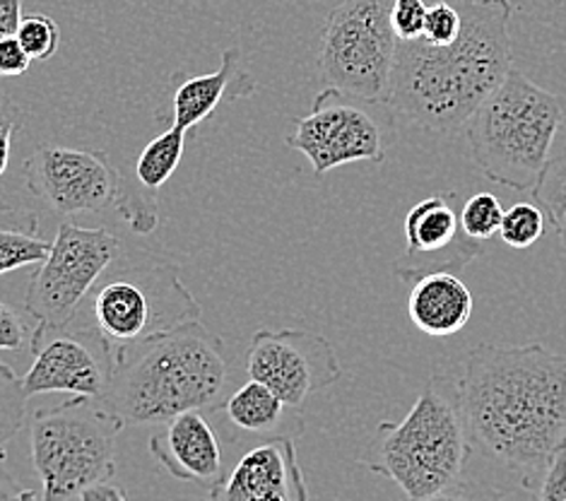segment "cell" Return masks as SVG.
I'll list each match as a JSON object with an SVG mask.
<instances>
[{
    "label": "cell",
    "mask_w": 566,
    "mask_h": 501,
    "mask_svg": "<svg viewBox=\"0 0 566 501\" xmlns=\"http://www.w3.org/2000/svg\"><path fill=\"white\" fill-rule=\"evenodd\" d=\"M473 449L535 490L566 449V355L543 343L468 352L455 386Z\"/></svg>",
    "instance_id": "obj_1"
},
{
    "label": "cell",
    "mask_w": 566,
    "mask_h": 501,
    "mask_svg": "<svg viewBox=\"0 0 566 501\" xmlns=\"http://www.w3.org/2000/svg\"><path fill=\"white\" fill-rule=\"evenodd\" d=\"M463 32L449 46L400 42L388 106L424 131H463L511 73V0H458Z\"/></svg>",
    "instance_id": "obj_2"
},
{
    "label": "cell",
    "mask_w": 566,
    "mask_h": 501,
    "mask_svg": "<svg viewBox=\"0 0 566 501\" xmlns=\"http://www.w3.org/2000/svg\"><path fill=\"white\" fill-rule=\"evenodd\" d=\"M234 378L222 337L193 321L126 349L99 403L124 425L159 427L184 413L222 410Z\"/></svg>",
    "instance_id": "obj_3"
},
{
    "label": "cell",
    "mask_w": 566,
    "mask_h": 501,
    "mask_svg": "<svg viewBox=\"0 0 566 501\" xmlns=\"http://www.w3.org/2000/svg\"><path fill=\"white\" fill-rule=\"evenodd\" d=\"M473 451L455 386L431 376L406 419L376 427L361 466L396 482L408 501H420L461 482Z\"/></svg>",
    "instance_id": "obj_4"
},
{
    "label": "cell",
    "mask_w": 566,
    "mask_h": 501,
    "mask_svg": "<svg viewBox=\"0 0 566 501\" xmlns=\"http://www.w3.org/2000/svg\"><path fill=\"white\" fill-rule=\"evenodd\" d=\"M564 121V104L516 67L480 109L463 133L470 157L492 184L533 194L549 165V153Z\"/></svg>",
    "instance_id": "obj_5"
},
{
    "label": "cell",
    "mask_w": 566,
    "mask_h": 501,
    "mask_svg": "<svg viewBox=\"0 0 566 501\" xmlns=\"http://www.w3.org/2000/svg\"><path fill=\"white\" fill-rule=\"evenodd\" d=\"M83 309L114 359L133 345L200 321V304L181 282L179 265L147 249L120 251Z\"/></svg>",
    "instance_id": "obj_6"
},
{
    "label": "cell",
    "mask_w": 566,
    "mask_h": 501,
    "mask_svg": "<svg viewBox=\"0 0 566 501\" xmlns=\"http://www.w3.org/2000/svg\"><path fill=\"white\" fill-rule=\"evenodd\" d=\"M124 419L97 398L73 396L59 408L39 410L32 422V463L42 501H71L87 487L116 476V441Z\"/></svg>",
    "instance_id": "obj_7"
},
{
    "label": "cell",
    "mask_w": 566,
    "mask_h": 501,
    "mask_svg": "<svg viewBox=\"0 0 566 501\" xmlns=\"http://www.w3.org/2000/svg\"><path fill=\"white\" fill-rule=\"evenodd\" d=\"M394 0H343L321 32L323 85L364 104H388L400 39L390 24Z\"/></svg>",
    "instance_id": "obj_8"
},
{
    "label": "cell",
    "mask_w": 566,
    "mask_h": 501,
    "mask_svg": "<svg viewBox=\"0 0 566 501\" xmlns=\"http://www.w3.org/2000/svg\"><path fill=\"white\" fill-rule=\"evenodd\" d=\"M124 251V241L106 227L63 222L49 259L36 265L27 284L24 309L51 328H69L77 321L90 292Z\"/></svg>",
    "instance_id": "obj_9"
},
{
    "label": "cell",
    "mask_w": 566,
    "mask_h": 501,
    "mask_svg": "<svg viewBox=\"0 0 566 501\" xmlns=\"http://www.w3.org/2000/svg\"><path fill=\"white\" fill-rule=\"evenodd\" d=\"M244 372L265 384L292 408L326 390L343 376L333 345L314 331L259 328L251 335Z\"/></svg>",
    "instance_id": "obj_10"
},
{
    "label": "cell",
    "mask_w": 566,
    "mask_h": 501,
    "mask_svg": "<svg viewBox=\"0 0 566 501\" xmlns=\"http://www.w3.org/2000/svg\"><path fill=\"white\" fill-rule=\"evenodd\" d=\"M27 188L56 215H85L116 208L124 176L116 161L97 150L42 145L27 159Z\"/></svg>",
    "instance_id": "obj_11"
},
{
    "label": "cell",
    "mask_w": 566,
    "mask_h": 501,
    "mask_svg": "<svg viewBox=\"0 0 566 501\" xmlns=\"http://www.w3.org/2000/svg\"><path fill=\"white\" fill-rule=\"evenodd\" d=\"M32 355L30 372L20 376L30 398L42 393H71L99 400L116 369L109 343L94 326L51 328L39 321Z\"/></svg>",
    "instance_id": "obj_12"
},
{
    "label": "cell",
    "mask_w": 566,
    "mask_h": 501,
    "mask_svg": "<svg viewBox=\"0 0 566 501\" xmlns=\"http://www.w3.org/2000/svg\"><path fill=\"white\" fill-rule=\"evenodd\" d=\"M345 94L326 87L314 100L312 112L302 118H292L294 131L285 138V145L300 150L312 161L314 174L323 176L353 161H374L381 165L386 159V135L381 124L347 104Z\"/></svg>",
    "instance_id": "obj_13"
},
{
    "label": "cell",
    "mask_w": 566,
    "mask_h": 501,
    "mask_svg": "<svg viewBox=\"0 0 566 501\" xmlns=\"http://www.w3.org/2000/svg\"><path fill=\"white\" fill-rule=\"evenodd\" d=\"M463 196L441 191L412 206L402 220L406 249L394 263L400 282H417L434 273H455L484 253L488 243L465 234L461 222Z\"/></svg>",
    "instance_id": "obj_14"
},
{
    "label": "cell",
    "mask_w": 566,
    "mask_h": 501,
    "mask_svg": "<svg viewBox=\"0 0 566 501\" xmlns=\"http://www.w3.org/2000/svg\"><path fill=\"white\" fill-rule=\"evenodd\" d=\"M210 501H308L294 439L271 437L253 446L212 487Z\"/></svg>",
    "instance_id": "obj_15"
},
{
    "label": "cell",
    "mask_w": 566,
    "mask_h": 501,
    "mask_svg": "<svg viewBox=\"0 0 566 501\" xmlns=\"http://www.w3.org/2000/svg\"><path fill=\"white\" fill-rule=\"evenodd\" d=\"M150 453L159 468L184 482L212 490L224 478L220 439L200 410L184 413L159 425L150 437Z\"/></svg>",
    "instance_id": "obj_16"
},
{
    "label": "cell",
    "mask_w": 566,
    "mask_h": 501,
    "mask_svg": "<svg viewBox=\"0 0 566 501\" xmlns=\"http://www.w3.org/2000/svg\"><path fill=\"white\" fill-rule=\"evenodd\" d=\"M186 133L188 131L171 124V128L147 143L138 159L133 161L130 179H124V191H120V200L116 206L128 222L130 232L150 234L157 229V194L181 165L188 138Z\"/></svg>",
    "instance_id": "obj_17"
},
{
    "label": "cell",
    "mask_w": 566,
    "mask_h": 501,
    "mask_svg": "<svg viewBox=\"0 0 566 501\" xmlns=\"http://www.w3.org/2000/svg\"><path fill=\"white\" fill-rule=\"evenodd\" d=\"M259 92L255 77L249 75L239 49L222 51V63L214 73L186 77L174 90L171 124L191 131L208 121L227 100H249Z\"/></svg>",
    "instance_id": "obj_18"
},
{
    "label": "cell",
    "mask_w": 566,
    "mask_h": 501,
    "mask_svg": "<svg viewBox=\"0 0 566 501\" xmlns=\"http://www.w3.org/2000/svg\"><path fill=\"white\" fill-rule=\"evenodd\" d=\"M408 316L424 335L461 333L473 316V294L453 273H434L415 282L408 296Z\"/></svg>",
    "instance_id": "obj_19"
},
{
    "label": "cell",
    "mask_w": 566,
    "mask_h": 501,
    "mask_svg": "<svg viewBox=\"0 0 566 501\" xmlns=\"http://www.w3.org/2000/svg\"><path fill=\"white\" fill-rule=\"evenodd\" d=\"M222 413L237 429L247 431L253 437H300L304 435V417L300 408H292L282 400L275 390L265 384L249 378L241 384L229 400L224 403Z\"/></svg>",
    "instance_id": "obj_20"
},
{
    "label": "cell",
    "mask_w": 566,
    "mask_h": 501,
    "mask_svg": "<svg viewBox=\"0 0 566 501\" xmlns=\"http://www.w3.org/2000/svg\"><path fill=\"white\" fill-rule=\"evenodd\" d=\"M34 229L36 222L30 227L6 225L0 229V273L8 275L27 265H42L49 259L53 241L30 234Z\"/></svg>",
    "instance_id": "obj_21"
},
{
    "label": "cell",
    "mask_w": 566,
    "mask_h": 501,
    "mask_svg": "<svg viewBox=\"0 0 566 501\" xmlns=\"http://www.w3.org/2000/svg\"><path fill=\"white\" fill-rule=\"evenodd\" d=\"M533 198L547 215L549 225L566 249V153L549 159L547 169L543 171L541 181H537Z\"/></svg>",
    "instance_id": "obj_22"
},
{
    "label": "cell",
    "mask_w": 566,
    "mask_h": 501,
    "mask_svg": "<svg viewBox=\"0 0 566 501\" xmlns=\"http://www.w3.org/2000/svg\"><path fill=\"white\" fill-rule=\"evenodd\" d=\"M545 210L541 206H533V202H516L504 212L502 229H499V237L506 243L509 249L525 251L537 243L545 234Z\"/></svg>",
    "instance_id": "obj_23"
},
{
    "label": "cell",
    "mask_w": 566,
    "mask_h": 501,
    "mask_svg": "<svg viewBox=\"0 0 566 501\" xmlns=\"http://www.w3.org/2000/svg\"><path fill=\"white\" fill-rule=\"evenodd\" d=\"M504 206L494 194H475L463 202L461 222L468 237L488 243L494 239L504 222Z\"/></svg>",
    "instance_id": "obj_24"
},
{
    "label": "cell",
    "mask_w": 566,
    "mask_h": 501,
    "mask_svg": "<svg viewBox=\"0 0 566 501\" xmlns=\"http://www.w3.org/2000/svg\"><path fill=\"white\" fill-rule=\"evenodd\" d=\"M27 396L22 378L12 372L8 364H0V429H3V443H8L24 427Z\"/></svg>",
    "instance_id": "obj_25"
},
{
    "label": "cell",
    "mask_w": 566,
    "mask_h": 501,
    "mask_svg": "<svg viewBox=\"0 0 566 501\" xmlns=\"http://www.w3.org/2000/svg\"><path fill=\"white\" fill-rule=\"evenodd\" d=\"M18 39L27 49V53L32 56V61H49L53 53L59 51L61 30L49 15H42V12H32V15H24Z\"/></svg>",
    "instance_id": "obj_26"
},
{
    "label": "cell",
    "mask_w": 566,
    "mask_h": 501,
    "mask_svg": "<svg viewBox=\"0 0 566 501\" xmlns=\"http://www.w3.org/2000/svg\"><path fill=\"white\" fill-rule=\"evenodd\" d=\"M463 32V12L458 0H437L427 12L422 39L431 46H449Z\"/></svg>",
    "instance_id": "obj_27"
},
{
    "label": "cell",
    "mask_w": 566,
    "mask_h": 501,
    "mask_svg": "<svg viewBox=\"0 0 566 501\" xmlns=\"http://www.w3.org/2000/svg\"><path fill=\"white\" fill-rule=\"evenodd\" d=\"M36 328H39V321L27 323L24 316L18 314L10 304H0V349L6 352L32 349Z\"/></svg>",
    "instance_id": "obj_28"
},
{
    "label": "cell",
    "mask_w": 566,
    "mask_h": 501,
    "mask_svg": "<svg viewBox=\"0 0 566 501\" xmlns=\"http://www.w3.org/2000/svg\"><path fill=\"white\" fill-rule=\"evenodd\" d=\"M429 8L424 0H394L390 3V24L398 34L400 42H415L424 34Z\"/></svg>",
    "instance_id": "obj_29"
},
{
    "label": "cell",
    "mask_w": 566,
    "mask_h": 501,
    "mask_svg": "<svg viewBox=\"0 0 566 501\" xmlns=\"http://www.w3.org/2000/svg\"><path fill=\"white\" fill-rule=\"evenodd\" d=\"M420 501H516L511 494L496 490L492 484L484 482H475V480H461L458 484L449 487L429 499H420Z\"/></svg>",
    "instance_id": "obj_30"
},
{
    "label": "cell",
    "mask_w": 566,
    "mask_h": 501,
    "mask_svg": "<svg viewBox=\"0 0 566 501\" xmlns=\"http://www.w3.org/2000/svg\"><path fill=\"white\" fill-rule=\"evenodd\" d=\"M27 112L12 102L10 97H3V109H0V174L8 171V161L12 155V138L20 133L24 124Z\"/></svg>",
    "instance_id": "obj_31"
},
{
    "label": "cell",
    "mask_w": 566,
    "mask_h": 501,
    "mask_svg": "<svg viewBox=\"0 0 566 501\" xmlns=\"http://www.w3.org/2000/svg\"><path fill=\"white\" fill-rule=\"evenodd\" d=\"M535 501H566V449L552 458V463L543 472L541 482L535 487Z\"/></svg>",
    "instance_id": "obj_32"
},
{
    "label": "cell",
    "mask_w": 566,
    "mask_h": 501,
    "mask_svg": "<svg viewBox=\"0 0 566 501\" xmlns=\"http://www.w3.org/2000/svg\"><path fill=\"white\" fill-rule=\"evenodd\" d=\"M32 56L27 53L18 36L0 39V73L6 77H20L30 71Z\"/></svg>",
    "instance_id": "obj_33"
},
{
    "label": "cell",
    "mask_w": 566,
    "mask_h": 501,
    "mask_svg": "<svg viewBox=\"0 0 566 501\" xmlns=\"http://www.w3.org/2000/svg\"><path fill=\"white\" fill-rule=\"evenodd\" d=\"M22 20V0H0V39L18 36Z\"/></svg>",
    "instance_id": "obj_34"
},
{
    "label": "cell",
    "mask_w": 566,
    "mask_h": 501,
    "mask_svg": "<svg viewBox=\"0 0 566 501\" xmlns=\"http://www.w3.org/2000/svg\"><path fill=\"white\" fill-rule=\"evenodd\" d=\"M77 501H128V499L118 484L99 482V484L87 487V490L77 497Z\"/></svg>",
    "instance_id": "obj_35"
},
{
    "label": "cell",
    "mask_w": 566,
    "mask_h": 501,
    "mask_svg": "<svg viewBox=\"0 0 566 501\" xmlns=\"http://www.w3.org/2000/svg\"><path fill=\"white\" fill-rule=\"evenodd\" d=\"M0 501H42L34 490H27V487H20L12 482L10 476L3 478V494H0Z\"/></svg>",
    "instance_id": "obj_36"
}]
</instances>
